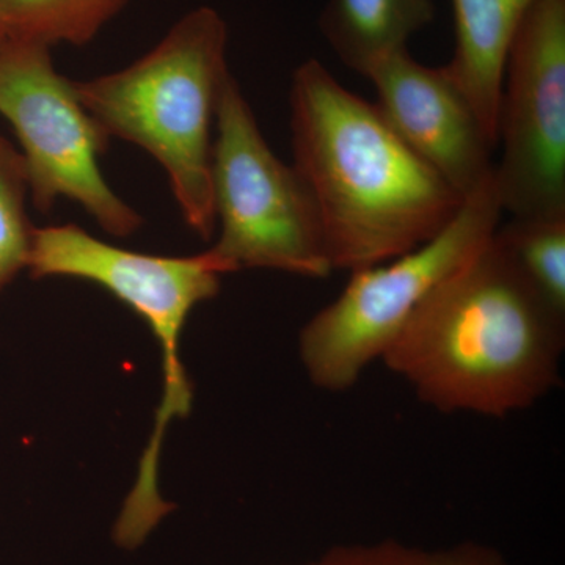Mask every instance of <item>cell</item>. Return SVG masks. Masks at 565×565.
I'll return each instance as SVG.
<instances>
[{"instance_id": "cell-1", "label": "cell", "mask_w": 565, "mask_h": 565, "mask_svg": "<svg viewBox=\"0 0 565 565\" xmlns=\"http://www.w3.org/2000/svg\"><path fill=\"white\" fill-rule=\"evenodd\" d=\"M564 349L565 315L493 233L423 300L381 362L438 414L504 419L559 386Z\"/></svg>"}, {"instance_id": "cell-2", "label": "cell", "mask_w": 565, "mask_h": 565, "mask_svg": "<svg viewBox=\"0 0 565 565\" xmlns=\"http://www.w3.org/2000/svg\"><path fill=\"white\" fill-rule=\"evenodd\" d=\"M291 141L313 193L334 270L363 269L429 243L465 200L415 154L377 104L348 90L321 62L294 71Z\"/></svg>"}, {"instance_id": "cell-3", "label": "cell", "mask_w": 565, "mask_h": 565, "mask_svg": "<svg viewBox=\"0 0 565 565\" xmlns=\"http://www.w3.org/2000/svg\"><path fill=\"white\" fill-rule=\"evenodd\" d=\"M228 28L199 7L174 22L126 68L74 81L77 96L109 139L136 145L167 173L185 225L202 239L215 233L212 129L226 62Z\"/></svg>"}, {"instance_id": "cell-4", "label": "cell", "mask_w": 565, "mask_h": 565, "mask_svg": "<svg viewBox=\"0 0 565 565\" xmlns=\"http://www.w3.org/2000/svg\"><path fill=\"white\" fill-rule=\"evenodd\" d=\"M211 185L218 237L207 252L223 274L277 270L305 278L333 273L307 182L264 139L232 73L215 111Z\"/></svg>"}, {"instance_id": "cell-5", "label": "cell", "mask_w": 565, "mask_h": 565, "mask_svg": "<svg viewBox=\"0 0 565 565\" xmlns=\"http://www.w3.org/2000/svg\"><path fill=\"white\" fill-rule=\"evenodd\" d=\"M503 206L494 174L429 243L352 270L337 299L299 333V359L319 392L345 393L388 351L423 300L497 232Z\"/></svg>"}, {"instance_id": "cell-6", "label": "cell", "mask_w": 565, "mask_h": 565, "mask_svg": "<svg viewBox=\"0 0 565 565\" xmlns=\"http://www.w3.org/2000/svg\"><path fill=\"white\" fill-rule=\"evenodd\" d=\"M0 115L20 143L35 210L47 214L65 199L79 204L110 236L139 232L143 218L99 169L109 136L82 104L74 81L55 68L51 47L21 41L0 46Z\"/></svg>"}, {"instance_id": "cell-7", "label": "cell", "mask_w": 565, "mask_h": 565, "mask_svg": "<svg viewBox=\"0 0 565 565\" xmlns=\"http://www.w3.org/2000/svg\"><path fill=\"white\" fill-rule=\"evenodd\" d=\"M25 270L35 280L95 282L131 308L147 323L161 351L159 414L173 418L192 411L193 386L181 359V343L192 311L221 291L225 274L210 252L150 255L106 243L74 223H65L35 226Z\"/></svg>"}, {"instance_id": "cell-8", "label": "cell", "mask_w": 565, "mask_h": 565, "mask_svg": "<svg viewBox=\"0 0 565 565\" xmlns=\"http://www.w3.org/2000/svg\"><path fill=\"white\" fill-rule=\"evenodd\" d=\"M494 184L512 217H565V0H534L509 44Z\"/></svg>"}, {"instance_id": "cell-9", "label": "cell", "mask_w": 565, "mask_h": 565, "mask_svg": "<svg viewBox=\"0 0 565 565\" xmlns=\"http://www.w3.org/2000/svg\"><path fill=\"white\" fill-rule=\"evenodd\" d=\"M367 79L397 136L463 200L492 180L497 145L446 65H423L407 50L379 63Z\"/></svg>"}, {"instance_id": "cell-10", "label": "cell", "mask_w": 565, "mask_h": 565, "mask_svg": "<svg viewBox=\"0 0 565 565\" xmlns=\"http://www.w3.org/2000/svg\"><path fill=\"white\" fill-rule=\"evenodd\" d=\"M534 0H452L456 47L446 65L497 145L505 57Z\"/></svg>"}, {"instance_id": "cell-11", "label": "cell", "mask_w": 565, "mask_h": 565, "mask_svg": "<svg viewBox=\"0 0 565 565\" xmlns=\"http://www.w3.org/2000/svg\"><path fill=\"white\" fill-rule=\"evenodd\" d=\"M437 0H327L318 25L341 63L367 77L435 20Z\"/></svg>"}, {"instance_id": "cell-12", "label": "cell", "mask_w": 565, "mask_h": 565, "mask_svg": "<svg viewBox=\"0 0 565 565\" xmlns=\"http://www.w3.org/2000/svg\"><path fill=\"white\" fill-rule=\"evenodd\" d=\"M129 0H0V39L21 43L84 46Z\"/></svg>"}, {"instance_id": "cell-13", "label": "cell", "mask_w": 565, "mask_h": 565, "mask_svg": "<svg viewBox=\"0 0 565 565\" xmlns=\"http://www.w3.org/2000/svg\"><path fill=\"white\" fill-rule=\"evenodd\" d=\"M494 237L535 291L565 315V217H512Z\"/></svg>"}, {"instance_id": "cell-14", "label": "cell", "mask_w": 565, "mask_h": 565, "mask_svg": "<svg viewBox=\"0 0 565 565\" xmlns=\"http://www.w3.org/2000/svg\"><path fill=\"white\" fill-rule=\"evenodd\" d=\"M292 565H511L497 546L478 541L444 546L412 545L396 539L334 545Z\"/></svg>"}, {"instance_id": "cell-15", "label": "cell", "mask_w": 565, "mask_h": 565, "mask_svg": "<svg viewBox=\"0 0 565 565\" xmlns=\"http://www.w3.org/2000/svg\"><path fill=\"white\" fill-rule=\"evenodd\" d=\"M20 151L0 134V294L28 269L33 232Z\"/></svg>"}, {"instance_id": "cell-16", "label": "cell", "mask_w": 565, "mask_h": 565, "mask_svg": "<svg viewBox=\"0 0 565 565\" xmlns=\"http://www.w3.org/2000/svg\"><path fill=\"white\" fill-rule=\"evenodd\" d=\"M2 44H3V41H2V39H0V46H2Z\"/></svg>"}]
</instances>
